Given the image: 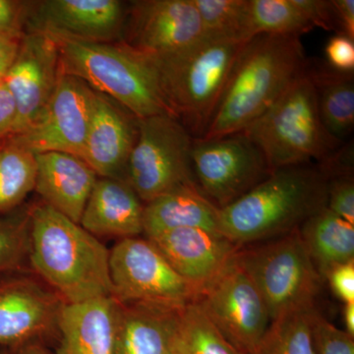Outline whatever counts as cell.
<instances>
[{"instance_id":"1","label":"cell","mask_w":354,"mask_h":354,"mask_svg":"<svg viewBox=\"0 0 354 354\" xmlns=\"http://www.w3.org/2000/svg\"><path fill=\"white\" fill-rule=\"evenodd\" d=\"M29 265L65 304L113 297L109 249L43 202L30 209Z\"/></svg>"},{"instance_id":"2","label":"cell","mask_w":354,"mask_h":354,"mask_svg":"<svg viewBox=\"0 0 354 354\" xmlns=\"http://www.w3.org/2000/svg\"><path fill=\"white\" fill-rule=\"evenodd\" d=\"M328 187L329 179L317 164L276 169L220 209L218 232L241 247L290 234L327 207Z\"/></svg>"},{"instance_id":"3","label":"cell","mask_w":354,"mask_h":354,"mask_svg":"<svg viewBox=\"0 0 354 354\" xmlns=\"http://www.w3.org/2000/svg\"><path fill=\"white\" fill-rule=\"evenodd\" d=\"M299 37L258 35L242 48L202 138L244 131L308 65Z\"/></svg>"},{"instance_id":"4","label":"cell","mask_w":354,"mask_h":354,"mask_svg":"<svg viewBox=\"0 0 354 354\" xmlns=\"http://www.w3.org/2000/svg\"><path fill=\"white\" fill-rule=\"evenodd\" d=\"M48 35L57 44L60 73L81 79L137 120L158 114L172 115L160 85L157 57L125 43Z\"/></svg>"},{"instance_id":"5","label":"cell","mask_w":354,"mask_h":354,"mask_svg":"<svg viewBox=\"0 0 354 354\" xmlns=\"http://www.w3.org/2000/svg\"><path fill=\"white\" fill-rule=\"evenodd\" d=\"M245 41L204 35L183 50L157 58L171 113L194 139L213 118Z\"/></svg>"},{"instance_id":"6","label":"cell","mask_w":354,"mask_h":354,"mask_svg":"<svg viewBox=\"0 0 354 354\" xmlns=\"http://www.w3.org/2000/svg\"><path fill=\"white\" fill-rule=\"evenodd\" d=\"M243 132L260 149L271 171L320 164L344 145L323 125L308 65Z\"/></svg>"},{"instance_id":"7","label":"cell","mask_w":354,"mask_h":354,"mask_svg":"<svg viewBox=\"0 0 354 354\" xmlns=\"http://www.w3.org/2000/svg\"><path fill=\"white\" fill-rule=\"evenodd\" d=\"M235 259L264 298L272 322L293 312L315 308L324 281L298 228L257 246H242Z\"/></svg>"},{"instance_id":"8","label":"cell","mask_w":354,"mask_h":354,"mask_svg":"<svg viewBox=\"0 0 354 354\" xmlns=\"http://www.w3.org/2000/svg\"><path fill=\"white\" fill-rule=\"evenodd\" d=\"M137 127L127 183L144 205L181 186L197 185L191 162L194 138L176 118L158 114L141 118Z\"/></svg>"},{"instance_id":"9","label":"cell","mask_w":354,"mask_h":354,"mask_svg":"<svg viewBox=\"0 0 354 354\" xmlns=\"http://www.w3.org/2000/svg\"><path fill=\"white\" fill-rule=\"evenodd\" d=\"M113 297L121 304H157L183 307L198 290L165 260L147 239H120L109 250Z\"/></svg>"},{"instance_id":"10","label":"cell","mask_w":354,"mask_h":354,"mask_svg":"<svg viewBox=\"0 0 354 354\" xmlns=\"http://www.w3.org/2000/svg\"><path fill=\"white\" fill-rule=\"evenodd\" d=\"M191 162L199 190L218 209L244 196L272 174L260 149L243 131L193 139Z\"/></svg>"},{"instance_id":"11","label":"cell","mask_w":354,"mask_h":354,"mask_svg":"<svg viewBox=\"0 0 354 354\" xmlns=\"http://www.w3.org/2000/svg\"><path fill=\"white\" fill-rule=\"evenodd\" d=\"M195 302L241 354L252 353L272 323L264 298L235 255Z\"/></svg>"},{"instance_id":"12","label":"cell","mask_w":354,"mask_h":354,"mask_svg":"<svg viewBox=\"0 0 354 354\" xmlns=\"http://www.w3.org/2000/svg\"><path fill=\"white\" fill-rule=\"evenodd\" d=\"M95 97L97 92L81 79L59 72L38 120L11 136L34 153L60 152L82 158Z\"/></svg>"},{"instance_id":"13","label":"cell","mask_w":354,"mask_h":354,"mask_svg":"<svg viewBox=\"0 0 354 354\" xmlns=\"http://www.w3.org/2000/svg\"><path fill=\"white\" fill-rule=\"evenodd\" d=\"M64 305L41 279L22 274L0 279V346L10 349L58 341Z\"/></svg>"},{"instance_id":"14","label":"cell","mask_w":354,"mask_h":354,"mask_svg":"<svg viewBox=\"0 0 354 354\" xmlns=\"http://www.w3.org/2000/svg\"><path fill=\"white\" fill-rule=\"evenodd\" d=\"M58 76L59 53L55 39L39 31L24 35L17 58L3 79L17 109L11 135L24 132L38 120L57 86Z\"/></svg>"},{"instance_id":"15","label":"cell","mask_w":354,"mask_h":354,"mask_svg":"<svg viewBox=\"0 0 354 354\" xmlns=\"http://www.w3.org/2000/svg\"><path fill=\"white\" fill-rule=\"evenodd\" d=\"M204 36L193 0L134 2L128 46L160 58L187 48Z\"/></svg>"},{"instance_id":"16","label":"cell","mask_w":354,"mask_h":354,"mask_svg":"<svg viewBox=\"0 0 354 354\" xmlns=\"http://www.w3.org/2000/svg\"><path fill=\"white\" fill-rule=\"evenodd\" d=\"M97 92L82 160L102 178L127 181L130 155L137 139V118Z\"/></svg>"},{"instance_id":"17","label":"cell","mask_w":354,"mask_h":354,"mask_svg":"<svg viewBox=\"0 0 354 354\" xmlns=\"http://www.w3.org/2000/svg\"><path fill=\"white\" fill-rule=\"evenodd\" d=\"M149 239L198 295L232 260L241 246L216 232L178 228Z\"/></svg>"},{"instance_id":"18","label":"cell","mask_w":354,"mask_h":354,"mask_svg":"<svg viewBox=\"0 0 354 354\" xmlns=\"http://www.w3.org/2000/svg\"><path fill=\"white\" fill-rule=\"evenodd\" d=\"M32 31L109 41L120 32L124 6L118 0H48L32 12Z\"/></svg>"},{"instance_id":"19","label":"cell","mask_w":354,"mask_h":354,"mask_svg":"<svg viewBox=\"0 0 354 354\" xmlns=\"http://www.w3.org/2000/svg\"><path fill=\"white\" fill-rule=\"evenodd\" d=\"M36 155L35 190L43 203L80 223L84 209L99 176L82 158L70 153L44 152Z\"/></svg>"},{"instance_id":"20","label":"cell","mask_w":354,"mask_h":354,"mask_svg":"<svg viewBox=\"0 0 354 354\" xmlns=\"http://www.w3.org/2000/svg\"><path fill=\"white\" fill-rule=\"evenodd\" d=\"M120 309L113 297L65 304L55 354H115Z\"/></svg>"},{"instance_id":"21","label":"cell","mask_w":354,"mask_h":354,"mask_svg":"<svg viewBox=\"0 0 354 354\" xmlns=\"http://www.w3.org/2000/svg\"><path fill=\"white\" fill-rule=\"evenodd\" d=\"M144 203L125 180L99 177L80 223L97 237L124 239L143 234Z\"/></svg>"},{"instance_id":"22","label":"cell","mask_w":354,"mask_h":354,"mask_svg":"<svg viewBox=\"0 0 354 354\" xmlns=\"http://www.w3.org/2000/svg\"><path fill=\"white\" fill-rule=\"evenodd\" d=\"M180 309L157 304H120L115 354L169 353Z\"/></svg>"},{"instance_id":"23","label":"cell","mask_w":354,"mask_h":354,"mask_svg":"<svg viewBox=\"0 0 354 354\" xmlns=\"http://www.w3.org/2000/svg\"><path fill=\"white\" fill-rule=\"evenodd\" d=\"M220 209L202 194L197 185H185L144 205L146 239L178 230L202 228L218 232Z\"/></svg>"},{"instance_id":"24","label":"cell","mask_w":354,"mask_h":354,"mask_svg":"<svg viewBox=\"0 0 354 354\" xmlns=\"http://www.w3.org/2000/svg\"><path fill=\"white\" fill-rule=\"evenodd\" d=\"M298 230L323 281L337 266L354 261V225L327 207L307 218Z\"/></svg>"},{"instance_id":"25","label":"cell","mask_w":354,"mask_h":354,"mask_svg":"<svg viewBox=\"0 0 354 354\" xmlns=\"http://www.w3.org/2000/svg\"><path fill=\"white\" fill-rule=\"evenodd\" d=\"M317 93L319 113L326 130L330 136L344 142L353 130L354 77L325 67L308 64Z\"/></svg>"},{"instance_id":"26","label":"cell","mask_w":354,"mask_h":354,"mask_svg":"<svg viewBox=\"0 0 354 354\" xmlns=\"http://www.w3.org/2000/svg\"><path fill=\"white\" fill-rule=\"evenodd\" d=\"M9 136L0 146V218L19 207L36 184V155Z\"/></svg>"},{"instance_id":"27","label":"cell","mask_w":354,"mask_h":354,"mask_svg":"<svg viewBox=\"0 0 354 354\" xmlns=\"http://www.w3.org/2000/svg\"><path fill=\"white\" fill-rule=\"evenodd\" d=\"M171 346L181 354H241L195 301L179 310Z\"/></svg>"},{"instance_id":"28","label":"cell","mask_w":354,"mask_h":354,"mask_svg":"<svg viewBox=\"0 0 354 354\" xmlns=\"http://www.w3.org/2000/svg\"><path fill=\"white\" fill-rule=\"evenodd\" d=\"M248 36L301 37L314 29L292 0H248Z\"/></svg>"},{"instance_id":"29","label":"cell","mask_w":354,"mask_h":354,"mask_svg":"<svg viewBox=\"0 0 354 354\" xmlns=\"http://www.w3.org/2000/svg\"><path fill=\"white\" fill-rule=\"evenodd\" d=\"M313 309L293 312L272 321L250 354H314L310 330Z\"/></svg>"},{"instance_id":"30","label":"cell","mask_w":354,"mask_h":354,"mask_svg":"<svg viewBox=\"0 0 354 354\" xmlns=\"http://www.w3.org/2000/svg\"><path fill=\"white\" fill-rule=\"evenodd\" d=\"M204 35L250 41L248 36V0H193Z\"/></svg>"},{"instance_id":"31","label":"cell","mask_w":354,"mask_h":354,"mask_svg":"<svg viewBox=\"0 0 354 354\" xmlns=\"http://www.w3.org/2000/svg\"><path fill=\"white\" fill-rule=\"evenodd\" d=\"M30 209L0 218V274L21 272L29 265Z\"/></svg>"},{"instance_id":"32","label":"cell","mask_w":354,"mask_h":354,"mask_svg":"<svg viewBox=\"0 0 354 354\" xmlns=\"http://www.w3.org/2000/svg\"><path fill=\"white\" fill-rule=\"evenodd\" d=\"M314 354H354V337L339 329L316 309L310 314Z\"/></svg>"},{"instance_id":"33","label":"cell","mask_w":354,"mask_h":354,"mask_svg":"<svg viewBox=\"0 0 354 354\" xmlns=\"http://www.w3.org/2000/svg\"><path fill=\"white\" fill-rule=\"evenodd\" d=\"M327 208L354 225V179L353 171L342 172L328 177Z\"/></svg>"},{"instance_id":"34","label":"cell","mask_w":354,"mask_h":354,"mask_svg":"<svg viewBox=\"0 0 354 354\" xmlns=\"http://www.w3.org/2000/svg\"><path fill=\"white\" fill-rule=\"evenodd\" d=\"M32 6L28 2L0 0V36L22 39L23 27L32 15Z\"/></svg>"},{"instance_id":"35","label":"cell","mask_w":354,"mask_h":354,"mask_svg":"<svg viewBox=\"0 0 354 354\" xmlns=\"http://www.w3.org/2000/svg\"><path fill=\"white\" fill-rule=\"evenodd\" d=\"M292 3L314 28L339 34L332 0H292Z\"/></svg>"},{"instance_id":"36","label":"cell","mask_w":354,"mask_h":354,"mask_svg":"<svg viewBox=\"0 0 354 354\" xmlns=\"http://www.w3.org/2000/svg\"><path fill=\"white\" fill-rule=\"evenodd\" d=\"M325 51L330 68L353 73L354 39L344 34H335L328 41Z\"/></svg>"},{"instance_id":"37","label":"cell","mask_w":354,"mask_h":354,"mask_svg":"<svg viewBox=\"0 0 354 354\" xmlns=\"http://www.w3.org/2000/svg\"><path fill=\"white\" fill-rule=\"evenodd\" d=\"M325 281H329L333 292L344 304H354V261L330 270Z\"/></svg>"},{"instance_id":"38","label":"cell","mask_w":354,"mask_h":354,"mask_svg":"<svg viewBox=\"0 0 354 354\" xmlns=\"http://www.w3.org/2000/svg\"><path fill=\"white\" fill-rule=\"evenodd\" d=\"M17 118V109L10 91L0 81V138L11 135Z\"/></svg>"},{"instance_id":"39","label":"cell","mask_w":354,"mask_h":354,"mask_svg":"<svg viewBox=\"0 0 354 354\" xmlns=\"http://www.w3.org/2000/svg\"><path fill=\"white\" fill-rule=\"evenodd\" d=\"M332 4L339 34L346 35L354 39L353 0H332Z\"/></svg>"},{"instance_id":"40","label":"cell","mask_w":354,"mask_h":354,"mask_svg":"<svg viewBox=\"0 0 354 354\" xmlns=\"http://www.w3.org/2000/svg\"><path fill=\"white\" fill-rule=\"evenodd\" d=\"M21 39L0 36V81L3 80L17 58Z\"/></svg>"},{"instance_id":"41","label":"cell","mask_w":354,"mask_h":354,"mask_svg":"<svg viewBox=\"0 0 354 354\" xmlns=\"http://www.w3.org/2000/svg\"><path fill=\"white\" fill-rule=\"evenodd\" d=\"M8 354H55V353H53L46 344L32 342V344L8 349Z\"/></svg>"},{"instance_id":"42","label":"cell","mask_w":354,"mask_h":354,"mask_svg":"<svg viewBox=\"0 0 354 354\" xmlns=\"http://www.w3.org/2000/svg\"><path fill=\"white\" fill-rule=\"evenodd\" d=\"M342 317H344V327H346L344 330L354 337V304H344Z\"/></svg>"},{"instance_id":"43","label":"cell","mask_w":354,"mask_h":354,"mask_svg":"<svg viewBox=\"0 0 354 354\" xmlns=\"http://www.w3.org/2000/svg\"><path fill=\"white\" fill-rule=\"evenodd\" d=\"M167 354H181L179 351H177L176 348H172L171 344V348H169V353Z\"/></svg>"},{"instance_id":"44","label":"cell","mask_w":354,"mask_h":354,"mask_svg":"<svg viewBox=\"0 0 354 354\" xmlns=\"http://www.w3.org/2000/svg\"><path fill=\"white\" fill-rule=\"evenodd\" d=\"M0 354H8V349L7 348H2V351H0Z\"/></svg>"}]
</instances>
